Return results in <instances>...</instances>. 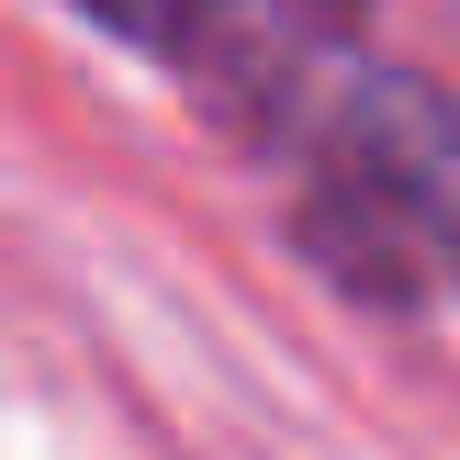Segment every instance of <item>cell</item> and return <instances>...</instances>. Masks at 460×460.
<instances>
[{
    "instance_id": "1",
    "label": "cell",
    "mask_w": 460,
    "mask_h": 460,
    "mask_svg": "<svg viewBox=\"0 0 460 460\" xmlns=\"http://www.w3.org/2000/svg\"><path fill=\"white\" fill-rule=\"evenodd\" d=\"M79 12L202 67V57H247V45H304L326 22H349L359 0H79Z\"/></svg>"
},
{
    "instance_id": "2",
    "label": "cell",
    "mask_w": 460,
    "mask_h": 460,
    "mask_svg": "<svg viewBox=\"0 0 460 460\" xmlns=\"http://www.w3.org/2000/svg\"><path fill=\"white\" fill-rule=\"evenodd\" d=\"M438 281H460V214H449V259H438Z\"/></svg>"
}]
</instances>
